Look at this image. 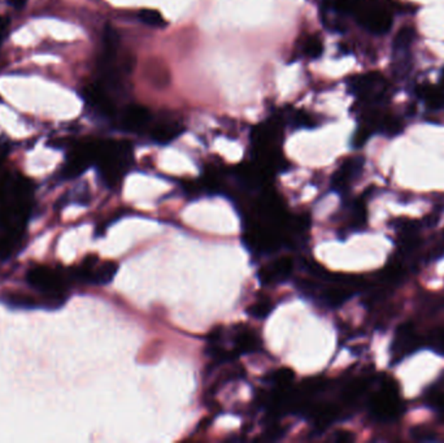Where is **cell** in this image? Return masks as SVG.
Listing matches in <instances>:
<instances>
[{
	"label": "cell",
	"mask_w": 444,
	"mask_h": 443,
	"mask_svg": "<svg viewBox=\"0 0 444 443\" xmlns=\"http://www.w3.org/2000/svg\"><path fill=\"white\" fill-rule=\"evenodd\" d=\"M234 346H235L234 351L239 354L256 351L260 347V338L252 330L242 329L238 332L237 336L234 338Z\"/></svg>",
	"instance_id": "12"
},
{
	"label": "cell",
	"mask_w": 444,
	"mask_h": 443,
	"mask_svg": "<svg viewBox=\"0 0 444 443\" xmlns=\"http://www.w3.org/2000/svg\"><path fill=\"white\" fill-rule=\"evenodd\" d=\"M364 165V159L360 156L350 158L343 161V164L339 167L337 172L333 176V187L338 191H345L353 180L360 175L361 169Z\"/></svg>",
	"instance_id": "8"
},
{
	"label": "cell",
	"mask_w": 444,
	"mask_h": 443,
	"mask_svg": "<svg viewBox=\"0 0 444 443\" xmlns=\"http://www.w3.org/2000/svg\"><path fill=\"white\" fill-rule=\"evenodd\" d=\"M348 86L353 95L368 104L381 103L389 92V82L378 72L353 77Z\"/></svg>",
	"instance_id": "5"
},
{
	"label": "cell",
	"mask_w": 444,
	"mask_h": 443,
	"mask_svg": "<svg viewBox=\"0 0 444 443\" xmlns=\"http://www.w3.org/2000/svg\"><path fill=\"white\" fill-rule=\"evenodd\" d=\"M443 78H444V72H443Z\"/></svg>",
	"instance_id": "22"
},
{
	"label": "cell",
	"mask_w": 444,
	"mask_h": 443,
	"mask_svg": "<svg viewBox=\"0 0 444 443\" xmlns=\"http://www.w3.org/2000/svg\"><path fill=\"white\" fill-rule=\"evenodd\" d=\"M299 54L308 59H317L322 55L323 51V45L320 37L313 35V34H308L304 35L303 38L299 40L298 45Z\"/></svg>",
	"instance_id": "14"
},
{
	"label": "cell",
	"mask_w": 444,
	"mask_h": 443,
	"mask_svg": "<svg viewBox=\"0 0 444 443\" xmlns=\"http://www.w3.org/2000/svg\"><path fill=\"white\" fill-rule=\"evenodd\" d=\"M121 128L131 133H147L152 123V112L139 104H129L120 114Z\"/></svg>",
	"instance_id": "7"
},
{
	"label": "cell",
	"mask_w": 444,
	"mask_h": 443,
	"mask_svg": "<svg viewBox=\"0 0 444 443\" xmlns=\"http://www.w3.org/2000/svg\"><path fill=\"white\" fill-rule=\"evenodd\" d=\"M414 37H416V31H414L412 26H403L398 31L395 39H394V50H395V53L406 51L409 47L412 46Z\"/></svg>",
	"instance_id": "15"
},
{
	"label": "cell",
	"mask_w": 444,
	"mask_h": 443,
	"mask_svg": "<svg viewBox=\"0 0 444 443\" xmlns=\"http://www.w3.org/2000/svg\"><path fill=\"white\" fill-rule=\"evenodd\" d=\"M26 283L38 291L42 307L55 310L62 307L68 298V286L72 283V277L70 273H62L52 268L38 266L29 269Z\"/></svg>",
	"instance_id": "2"
},
{
	"label": "cell",
	"mask_w": 444,
	"mask_h": 443,
	"mask_svg": "<svg viewBox=\"0 0 444 443\" xmlns=\"http://www.w3.org/2000/svg\"><path fill=\"white\" fill-rule=\"evenodd\" d=\"M270 311H272V303L267 299L257 300L256 303H253L252 306H250L248 308V314L253 317H257V319L267 317L270 314Z\"/></svg>",
	"instance_id": "18"
},
{
	"label": "cell",
	"mask_w": 444,
	"mask_h": 443,
	"mask_svg": "<svg viewBox=\"0 0 444 443\" xmlns=\"http://www.w3.org/2000/svg\"><path fill=\"white\" fill-rule=\"evenodd\" d=\"M133 161L131 145L126 141H99L95 165L100 180L113 189L123 181Z\"/></svg>",
	"instance_id": "1"
},
{
	"label": "cell",
	"mask_w": 444,
	"mask_h": 443,
	"mask_svg": "<svg viewBox=\"0 0 444 443\" xmlns=\"http://www.w3.org/2000/svg\"><path fill=\"white\" fill-rule=\"evenodd\" d=\"M434 344L438 351H442L444 354V327L439 329L435 336H434Z\"/></svg>",
	"instance_id": "20"
},
{
	"label": "cell",
	"mask_w": 444,
	"mask_h": 443,
	"mask_svg": "<svg viewBox=\"0 0 444 443\" xmlns=\"http://www.w3.org/2000/svg\"><path fill=\"white\" fill-rule=\"evenodd\" d=\"M99 139H87L72 147L67 161L62 169L64 180H73L84 175L91 165H95Z\"/></svg>",
	"instance_id": "4"
},
{
	"label": "cell",
	"mask_w": 444,
	"mask_h": 443,
	"mask_svg": "<svg viewBox=\"0 0 444 443\" xmlns=\"http://www.w3.org/2000/svg\"><path fill=\"white\" fill-rule=\"evenodd\" d=\"M418 337L416 334L412 325L406 324L401 328H399L395 341H394V354L396 355V359L406 356V354L414 351L418 346Z\"/></svg>",
	"instance_id": "10"
},
{
	"label": "cell",
	"mask_w": 444,
	"mask_h": 443,
	"mask_svg": "<svg viewBox=\"0 0 444 443\" xmlns=\"http://www.w3.org/2000/svg\"><path fill=\"white\" fill-rule=\"evenodd\" d=\"M9 25H11L9 18L6 17V16H0V46H1L3 40L7 37Z\"/></svg>",
	"instance_id": "19"
},
{
	"label": "cell",
	"mask_w": 444,
	"mask_h": 443,
	"mask_svg": "<svg viewBox=\"0 0 444 443\" xmlns=\"http://www.w3.org/2000/svg\"><path fill=\"white\" fill-rule=\"evenodd\" d=\"M184 131V125L181 120L172 114L153 116L152 123L148 128V134L153 142L159 145H168L181 136Z\"/></svg>",
	"instance_id": "6"
},
{
	"label": "cell",
	"mask_w": 444,
	"mask_h": 443,
	"mask_svg": "<svg viewBox=\"0 0 444 443\" xmlns=\"http://www.w3.org/2000/svg\"><path fill=\"white\" fill-rule=\"evenodd\" d=\"M20 239L0 234V260L8 259L13 253Z\"/></svg>",
	"instance_id": "17"
},
{
	"label": "cell",
	"mask_w": 444,
	"mask_h": 443,
	"mask_svg": "<svg viewBox=\"0 0 444 443\" xmlns=\"http://www.w3.org/2000/svg\"><path fill=\"white\" fill-rule=\"evenodd\" d=\"M418 97L431 109H440L444 106V86L422 84L418 87Z\"/></svg>",
	"instance_id": "13"
},
{
	"label": "cell",
	"mask_w": 444,
	"mask_h": 443,
	"mask_svg": "<svg viewBox=\"0 0 444 443\" xmlns=\"http://www.w3.org/2000/svg\"><path fill=\"white\" fill-rule=\"evenodd\" d=\"M4 151H7V145H6V143H1V142H0V153H4Z\"/></svg>",
	"instance_id": "21"
},
{
	"label": "cell",
	"mask_w": 444,
	"mask_h": 443,
	"mask_svg": "<svg viewBox=\"0 0 444 443\" xmlns=\"http://www.w3.org/2000/svg\"><path fill=\"white\" fill-rule=\"evenodd\" d=\"M138 18L142 23L151 26V28H165L168 23L167 20L162 17L159 11L155 9H142L138 13Z\"/></svg>",
	"instance_id": "16"
},
{
	"label": "cell",
	"mask_w": 444,
	"mask_h": 443,
	"mask_svg": "<svg viewBox=\"0 0 444 443\" xmlns=\"http://www.w3.org/2000/svg\"><path fill=\"white\" fill-rule=\"evenodd\" d=\"M403 411V402L400 398L398 385L394 380L382 383L370 400V413L375 420L392 421Z\"/></svg>",
	"instance_id": "3"
},
{
	"label": "cell",
	"mask_w": 444,
	"mask_h": 443,
	"mask_svg": "<svg viewBox=\"0 0 444 443\" xmlns=\"http://www.w3.org/2000/svg\"><path fill=\"white\" fill-rule=\"evenodd\" d=\"M1 302L8 307L12 308H21V310H33L42 306V300L35 298L29 292L18 290H8L3 292Z\"/></svg>",
	"instance_id": "11"
},
{
	"label": "cell",
	"mask_w": 444,
	"mask_h": 443,
	"mask_svg": "<svg viewBox=\"0 0 444 443\" xmlns=\"http://www.w3.org/2000/svg\"><path fill=\"white\" fill-rule=\"evenodd\" d=\"M294 269V261L290 258H279L276 261L270 263L267 267L262 268L260 270L261 283H274L284 281L292 275Z\"/></svg>",
	"instance_id": "9"
}]
</instances>
